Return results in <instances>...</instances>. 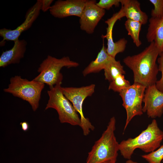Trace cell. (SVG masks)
I'll return each mask as SVG.
<instances>
[{"label": "cell", "instance_id": "cell-5", "mask_svg": "<svg viewBox=\"0 0 163 163\" xmlns=\"http://www.w3.org/2000/svg\"><path fill=\"white\" fill-rule=\"evenodd\" d=\"M45 84L42 82L33 79L29 81L20 76L15 75L10 78L8 87L3 91L27 101L35 111L38 108L41 92Z\"/></svg>", "mask_w": 163, "mask_h": 163}, {"label": "cell", "instance_id": "cell-26", "mask_svg": "<svg viewBox=\"0 0 163 163\" xmlns=\"http://www.w3.org/2000/svg\"><path fill=\"white\" fill-rule=\"evenodd\" d=\"M20 125L21 126L22 129L24 131H27L29 128V124L26 121L21 122Z\"/></svg>", "mask_w": 163, "mask_h": 163}, {"label": "cell", "instance_id": "cell-16", "mask_svg": "<svg viewBox=\"0 0 163 163\" xmlns=\"http://www.w3.org/2000/svg\"><path fill=\"white\" fill-rule=\"evenodd\" d=\"M121 9L127 19L146 24L148 17L141 9L140 4L137 0H121Z\"/></svg>", "mask_w": 163, "mask_h": 163}, {"label": "cell", "instance_id": "cell-18", "mask_svg": "<svg viewBox=\"0 0 163 163\" xmlns=\"http://www.w3.org/2000/svg\"><path fill=\"white\" fill-rule=\"evenodd\" d=\"M105 78L109 82L113 80L120 75H124L126 72L120 61L113 58L104 69Z\"/></svg>", "mask_w": 163, "mask_h": 163}, {"label": "cell", "instance_id": "cell-23", "mask_svg": "<svg viewBox=\"0 0 163 163\" xmlns=\"http://www.w3.org/2000/svg\"><path fill=\"white\" fill-rule=\"evenodd\" d=\"M159 56V57L157 61L159 71L161 73V77L159 80L156 81L155 85L157 88L163 92V53H161Z\"/></svg>", "mask_w": 163, "mask_h": 163}, {"label": "cell", "instance_id": "cell-22", "mask_svg": "<svg viewBox=\"0 0 163 163\" xmlns=\"http://www.w3.org/2000/svg\"><path fill=\"white\" fill-rule=\"evenodd\" d=\"M154 8L151 12L152 17L160 18L163 16V0H150Z\"/></svg>", "mask_w": 163, "mask_h": 163}, {"label": "cell", "instance_id": "cell-8", "mask_svg": "<svg viewBox=\"0 0 163 163\" xmlns=\"http://www.w3.org/2000/svg\"><path fill=\"white\" fill-rule=\"evenodd\" d=\"M146 88L142 85L134 83L119 93L123 101L122 105L126 113L124 131L134 117L143 114L142 103Z\"/></svg>", "mask_w": 163, "mask_h": 163}, {"label": "cell", "instance_id": "cell-27", "mask_svg": "<svg viewBox=\"0 0 163 163\" xmlns=\"http://www.w3.org/2000/svg\"><path fill=\"white\" fill-rule=\"evenodd\" d=\"M116 161L110 160L103 162L101 163H118L116 162Z\"/></svg>", "mask_w": 163, "mask_h": 163}, {"label": "cell", "instance_id": "cell-11", "mask_svg": "<svg viewBox=\"0 0 163 163\" xmlns=\"http://www.w3.org/2000/svg\"><path fill=\"white\" fill-rule=\"evenodd\" d=\"M41 0H38L36 3L27 13L25 20L19 26L14 30L3 28L0 30V35L3 40L1 43L5 40L14 42L18 40L21 34L29 28L36 19L41 10Z\"/></svg>", "mask_w": 163, "mask_h": 163}, {"label": "cell", "instance_id": "cell-9", "mask_svg": "<svg viewBox=\"0 0 163 163\" xmlns=\"http://www.w3.org/2000/svg\"><path fill=\"white\" fill-rule=\"evenodd\" d=\"M95 0H87L80 18V29L86 33L93 34L99 21L105 14V10L99 7Z\"/></svg>", "mask_w": 163, "mask_h": 163}, {"label": "cell", "instance_id": "cell-6", "mask_svg": "<svg viewBox=\"0 0 163 163\" xmlns=\"http://www.w3.org/2000/svg\"><path fill=\"white\" fill-rule=\"evenodd\" d=\"M79 65L78 62L71 60L69 56L58 59L48 55L40 65L37 70L39 74L33 80L46 84L49 87L53 86L63 78L60 72L63 67H76Z\"/></svg>", "mask_w": 163, "mask_h": 163}, {"label": "cell", "instance_id": "cell-1", "mask_svg": "<svg viewBox=\"0 0 163 163\" xmlns=\"http://www.w3.org/2000/svg\"><path fill=\"white\" fill-rule=\"evenodd\" d=\"M159 54V50L153 42L140 53L123 59L125 64L133 72L134 83L146 88L155 84L159 71L156 62Z\"/></svg>", "mask_w": 163, "mask_h": 163}, {"label": "cell", "instance_id": "cell-3", "mask_svg": "<svg viewBox=\"0 0 163 163\" xmlns=\"http://www.w3.org/2000/svg\"><path fill=\"white\" fill-rule=\"evenodd\" d=\"M116 120L110 118L107 128L100 138L96 141L88 153L86 163H101L116 161L119 151V143L115 136Z\"/></svg>", "mask_w": 163, "mask_h": 163}, {"label": "cell", "instance_id": "cell-21", "mask_svg": "<svg viewBox=\"0 0 163 163\" xmlns=\"http://www.w3.org/2000/svg\"><path fill=\"white\" fill-rule=\"evenodd\" d=\"M142 157L148 163H161L163 159V145L156 150L142 155Z\"/></svg>", "mask_w": 163, "mask_h": 163}, {"label": "cell", "instance_id": "cell-15", "mask_svg": "<svg viewBox=\"0 0 163 163\" xmlns=\"http://www.w3.org/2000/svg\"><path fill=\"white\" fill-rule=\"evenodd\" d=\"M149 22L146 35L147 40L150 43H155L160 54L163 50V16L160 18L151 17Z\"/></svg>", "mask_w": 163, "mask_h": 163}, {"label": "cell", "instance_id": "cell-12", "mask_svg": "<svg viewBox=\"0 0 163 163\" xmlns=\"http://www.w3.org/2000/svg\"><path fill=\"white\" fill-rule=\"evenodd\" d=\"M87 0H59L49 10L53 17L62 18L70 16L81 17Z\"/></svg>", "mask_w": 163, "mask_h": 163}, {"label": "cell", "instance_id": "cell-4", "mask_svg": "<svg viewBox=\"0 0 163 163\" xmlns=\"http://www.w3.org/2000/svg\"><path fill=\"white\" fill-rule=\"evenodd\" d=\"M63 78L54 86L49 87L47 91L49 98L45 110L53 108L57 111L61 123L80 126V118L71 102L65 96L61 90Z\"/></svg>", "mask_w": 163, "mask_h": 163}, {"label": "cell", "instance_id": "cell-14", "mask_svg": "<svg viewBox=\"0 0 163 163\" xmlns=\"http://www.w3.org/2000/svg\"><path fill=\"white\" fill-rule=\"evenodd\" d=\"M27 43L24 40L14 42L10 50L3 51L0 57V67L4 68L11 64H18L24 56Z\"/></svg>", "mask_w": 163, "mask_h": 163}, {"label": "cell", "instance_id": "cell-10", "mask_svg": "<svg viewBox=\"0 0 163 163\" xmlns=\"http://www.w3.org/2000/svg\"><path fill=\"white\" fill-rule=\"evenodd\" d=\"M143 113L148 117H160L163 113V92L159 91L154 84L146 87L142 101Z\"/></svg>", "mask_w": 163, "mask_h": 163}, {"label": "cell", "instance_id": "cell-20", "mask_svg": "<svg viewBox=\"0 0 163 163\" xmlns=\"http://www.w3.org/2000/svg\"><path fill=\"white\" fill-rule=\"evenodd\" d=\"M131 85L129 81L125 79L124 75H120L110 82L108 89L119 93Z\"/></svg>", "mask_w": 163, "mask_h": 163}, {"label": "cell", "instance_id": "cell-13", "mask_svg": "<svg viewBox=\"0 0 163 163\" xmlns=\"http://www.w3.org/2000/svg\"><path fill=\"white\" fill-rule=\"evenodd\" d=\"M119 15L114 14L110 18L108 19L105 23L108 25L106 28V34L102 35L104 38H106L107 41V53L110 56L115 58L118 53L124 51L126 48L127 41L125 38L120 39L117 41L114 42L112 37V31L113 27L117 21L120 19Z\"/></svg>", "mask_w": 163, "mask_h": 163}, {"label": "cell", "instance_id": "cell-7", "mask_svg": "<svg viewBox=\"0 0 163 163\" xmlns=\"http://www.w3.org/2000/svg\"><path fill=\"white\" fill-rule=\"evenodd\" d=\"M95 85L94 84L80 87H61V90L65 96L71 102L75 109L80 117L81 125L84 136L88 135L94 127L86 118L83 113L82 105L84 100L88 97L91 96L94 92Z\"/></svg>", "mask_w": 163, "mask_h": 163}, {"label": "cell", "instance_id": "cell-28", "mask_svg": "<svg viewBox=\"0 0 163 163\" xmlns=\"http://www.w3.org/2000/svg\"><path fill=\"white\" fill-rule=\"evenodd\" d=\"M126 163H139L136 161H134L130 159L127 160L126 161Z\"/></svg>", "mask_w": 163, "mask_h": 163}, {"label": "cell", "instance_id": "cell-24", "mask_svg": "<svg viewBox=\"0 0 163 163\" xmlns=\"http://www.w3.org/2000/svg\"><path fill=\"white\" fill-rule=\"evenodd\" d=\"M120 2L121 0H100L96 4L102 9L109 10L113 5L119 6Z\"/></svg>", "mask_w": 163, "mask_h": 163}, {"label": "cell", "instance_id": "cell-29", "mask_svg": "<svg viewBox=\"0 0 163 163\" xmlns=\"http://www.w3.org/2000/svg\"><path fill=\"white\" fill-rule=\"evenodd\" d=\"M162 53H163V50H162Z\"/></svg>", "mask_w": 163, "mask_h": 163}, {"label": "cell", "instance_id": "cell-2", "mask_svg": "<svg viewBox=\"0 0 163 163\" xmlns=\"http://www.w3.org/2000/svg\"><path fill=\"white\" fill-rule=\"evenodd\" d=\"M163 139V132L154 119L137 136L122 140L119 143V151L123 158L130 159L136 149L150 153L160 146Z\"/></svg>", "mask_w": 163, "mask_h": 163}, {"label": "cell", "instance_id": "cell-17", "mask_svg": "<svg viewBox=\"0 0 163 163\" xmlns=\"http://www.w3.org/2000/svg\"><path fill=\"white\" fill-rule=\"evenodd\" d=\"M102 38L103 39L102 47L96 59L92 61L82 71V74L84 76L90 73H98L102 70H104L110 61L114 58L109 55L107 53V47L104 44V38Z\"/></svg>", "mask_w": 163, "mask_h": 163}, {"label": "cell", "instance_id": "cell-25", "mask_svg": "<svg viewBox=\"0 0 163 163\" xmlns=\"http://www.w3.org/2000/svg\"><path fill=\"white\" fill-rule=\"evenodd\" d=\"M53 1V0H41V10L44 12L49 10L51 6V3Z\"/></svg>", "mask_w": 163, "mask_h": 163}, {"label": "cell", "instance_id": "cell-30", "mask_svg": "<svg viewBox=\"0 0 163 163\" xmlns=\"http://www.w3.org/2000/svg\"><path fill=\"white\" fill-rule=\"evenodd\" d=\"M162 163H163V159L162 160Z\"/></svg>", "mask_w": 163, "mask_h": 163}, {"label": "cell", "instance_id": "cell-19", "mask_svg": "<svg viewBox=\"0 0 163 163\" xmlns=\"http://www.w3.org/2000/svg\"><path fill=\"white\" fill-rule=\"evenodd\" d=\"M124 25L128 34L131 36L136 46L139 47L142 44V42L139 38V35L142 25V24L138 21L127 19Z\"/></svg>", "mask_w": 163, "mask_h": 163}]
</instances>
